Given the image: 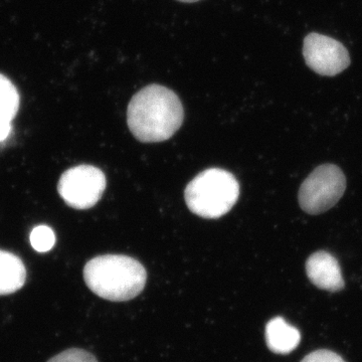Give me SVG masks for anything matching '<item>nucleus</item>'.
Instances as JSON below:
<instances>
[{
	"label": "nucleus",
	"mask_w": 362,
	"mask_h": 362,
	"mask_svg": "<svg viewBox=\"0 0 362 362\" xmlns=\"http://www.w3.org/2000/svg\"><path fill=\"white\" fill-rule=\"evenodd\" d=\"M183 118L180 98L160 85L143 88L128 105V127L141 142L165 141L177 132Z\"/></svg>",
	"instance_id": "nucleus-1"
},
{
	"label": "nucleus",
	"mask_w": 362,
	"mask_h": 362,
	"mask_svg": "<svg viewBox=\"0 0 362 362\" xmlns=\"http://www.w3.org/2000/svg\"><path fill=\"white\" fill-rule=\"evenodd\" d=\"M84 279L90 291L97 296L124 302L142 292L147 274L137 259L122 255H105L88 262Z\"/></svg>",
	"instance_id": "nucleus-2"
},
{
	"label": "nucleus",
	"mask_w": 362,
	"mask_h": 362,
	"mask_svg": "<svg viewBox=\"0 0 362 362\" xmlns=\"http://www.w3.org/2000/svg\"><path fill=\"white\" fill-rule=\"evenodd\" d=\"M240 185L235 176L221 168L202 171L188 183L185 197L192 213L204 218H218L235 206Z\"/></svg>",
	"instance_id": "nucleus-3"
},
{
	"label": "nucleus",
	"mask_w": 362,
	"mask_h": 362,
	"mask_svg": "<svg viewBox=\"0 0 362 362\" xmlns=\"http://www.w3.org/2000/svg\"><path fill=\"white\" fill-rule=\"evenodd\" d=\"M346 189V178L341 169L323 164L314 169L299 189V204L305 213L320 214L335 206Z\"/></svg>",
	"instance_id": "nucleus-4"
},
{
	"label": "nucleus",
	"mask_w": 362,
	"mask_h": 362,
	"mask_svg": "<svg viewBox=\"0 0 362 362\" xmlns=\"http://www.w3.org/2000/svg\"><path fill=\"white\" fill-rule=\"evenodd\" d=\"M106 189V177L101 169L92 165H78L68 169L59 178L58 190L69 206L90 209Z\"/></svg>",
	"instance_id": "nucleus-5"
},
{
	"label": "nucleus",
	"mask_w": 362,
	"mask_h": 362,
	"mask_svg": "<svg viewBox=\"0 0 362 362\" xmlns=\"http://www.w3.org/2000/svg\"><path fill=\"white\" fill-rule=\"evenodd\" d=\"M303 54L306 65L322 76H337L350 64L349 51L341 42L316 33L305 37Z\"/></svg>",
	"instance_id": "nucleus-6"
},
{
	"label": "nucleus",
	"mask_w": 362,
	"mask_h": 362,
	"mask_svg": "<svg viewBox=\"0 0 362 362\" xmlns=\"http://www.w3.org/2000/svg\"><path fill=\"white\" fill-rule=\"evenodd\" d=\"M307 276L312 284L325 291L338 292L344 288V280L337 259L325 251L314 252L307 259Z\"/></svg>",
	"instance_id": "nucleus-7"
},
{
	"label": "nucleus",
	"mask_w": 362,
	"mask_h": 362,
	"mask_svg": "<svg viewBox=\"0 0 362 362\" xmlns=\"http://www.w3.org/2000/svg\"><path fill=\"white\" fill-rule=\"evenodd\" d=\"M301 340L299 330L286 322L282 317H275L266 326V341L274 354H288L296 349Z\"/></svg>",
	"instance_id": "nucleus-8"
},
{
	"label": "nucleus",
	"mask_w": 362,
	"mask_h": 362,
	"mask_svg": "<svg viewBox=\"0 0 362 362\" xmlns=\"http://www.w3.org/2000/svg\"><path fill=\"white\" fill-rule=\"evenodd\" d=\"M26 280L25 264L16 255L0 250V296L13 294Z\"/></svg>",
	"instance_id": "nucleus-9"
},
{
	"label": "nucleus",
	"mask_w": 362,
	"mask_h": 362,
	"mask_svg": "<svg viewBox=\"0 0 362 362\" xmlns=\"http://www.w3.org/2000/svg\"><path fill=\"white\" fill-rule=\"evenodd\" d=\"M20 108V94L16 86L0 74V142L11 133V122Z\"/></svg>",
	"instance_id": "nucleus-10"
},
{
	"label": "nucleus",
	"mask_w": 362,
	"mask_h": 362,
	"mask_svg": "<svg viewBox=\"0 0 362 362\" xmlns=\"http://www.w3.org/2000/svg\"><path fill=\"white\" fill-rule=\"evenodd\" d=\"M30 244L37 252L51 251L56 244V235L54 230L47 226H39L33 228L30 233Z\"/></svg>",
	"instance_id": "nucleus-11"
},
{
	"label": "nucleus",
	"mask_w": 362,
	"mask_h": 362,
	"mask_svg": "<svg viewBox=\"0 0 362 362\" xmlns=\"http://www.w3.org/2000/svg\"><path fill=\"white\" fill-rule=\"evenodd\" d=\"M47 362H98L96 357L84 349H71L52 357Z\"/></svg>",
	"instance_id": "nucleus-12"
},
{
	"label": "nucleus",
	"mask_w": 362,
	"mask_h": 362,
	"mask_svg": "<svg viewBox=\"0 0 362 362\" xmlns=\"http://www.w3.org/2000/svg\"><path fill=\"white\" fill-rule=\"evenodd\" d=\"M301 362H346L341 356L330 350L320 349L305 356Z\"/></svg>",
	"instance_id": "nucleus-13"
},
{
	"label": "nucleus",
	"mask_w": 362,
	"mask_h": 362,
	"mask_svg": "<svg viewBox=\"0 0 362 362\" xmlns=\"http://www.w3.org/2000/svg\"><path fill=\"white\" fill-rule=\"evenodd\" d=\"M178 1L187 2V4H192V2L199 1V0H178Z\"/></svg>",
	"instance_id": "nucleus-14"
}]
</instances>
